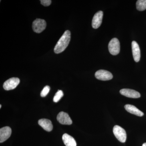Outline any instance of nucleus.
Segmentation results:
<instances>
[{"mask_svg":"<svg viewBox=\"0 0 146 146\" xmlns=\"http://www.w3.org/2000/svg\"><path fill=\"white\" fill-rule=\"evenodd\" d=\"M50 91V87L49 86H46L41 91V96L42 97H45L48 95Z\"/></svg>","mask_w":146,"mask_h":146,"instance_id":"nucleus-17","label":"nucleus"},{"mask_svg":"<svg viewBox=\"0 0 146 146\" xmlns=\"http://www.w3.org/2000/svg\"><path fill=\"white\" fill-rule=\"evenodd\" d=\"M95 77L98 79L103 81L110 80L113 78V76L110 72L102 70L96 72Z\"/></svg>","mask_w":146,"mask_h":146,"instance_id":"nucleus-6","label":"nucleus"},{"mask_svg":"<svg viewBox=\"0 0 146 146\" xmlns=\"http://www.w3.org/2000/svg\"><path fill=\"white\" fill-rule=\"evenodd\" d=\"M120 94L125 96L132 98H138L141 97V94L138 91L133 89H123L120 91Z\"/></svg>","mask_w":146,"mask_h":146,"instance_id":"nucleus-9","label":"nucleus"},{"mask_svg":"<svg viewBox=\"0 0 146 146\" xmlns=\"http://www.w3.org/2000/svg\"><path fill=\"white\" fill-rule=\"evenodd\" d=\"M46 27V23L45 20L36 19L33 23L32 27L33 31L36 33H41L44 31Z\"/></svg>","mask_w":146,"mask_h":146,"instance_id":"nucleus-4","label":"nucleus"},{"mask_svg":"<svg viewBox=\"0 0 146 146\" xmlns=\"http://www.w3.org/2000/svg\"><path fill=\"white\" fill-rule=\"evenodd\" d=\"M63 95L64 94H63V91L61 90H58L54 97L53 101L55 103L58 102L63 97Z\"/></svg>","mask_w":146,"mask_h":146,"instance_id":"nucleus-16","label":"nucleus"},{"mask_svg":"<svg viewBox=\"0 0 146 146\" xmlns=\"http://www.w3.org/2000/svg\"><path fill=\"white\" fill-rule=\"evenodd\" d=\"M11 134V129L9 127H5L0 129V143L6 141Z\"/></svg>","mask_w":146,"mask_h":146,"instance_id":"nucleus-10","label":"nucleus"},{"mask_svg":"<svg viewBox=\"0 0 146 146\" xmlns=\"http://www.w3.org/2000/svg\"><path fill=\"white\" fill-rule=\"evenodd\" d=\"M57 120L61 124L70 125L72 123V121L69 115L65 112H59L57 116Z\"/></svg>","mask_w":146,"mask_h":146,"instance_id":"nucleus-7","label":"nucleus"},{"mask_svg":"<svg viewBox=\"0 0 146 146\" xmlns=\"http://www.w3.org/2000/svg\"><path fill=\"white\" fill-rule=\"evenodd\" d=\"M108 50L109 52L113 55H116L120 52V42L116 38L111 39L108 44Z\"/></svg>","mask_w":146,"mask_h":146,"instance_id":"nucleus-3","label":"nucleus"},{"mask_svg":"<svg viewBox=\"0 0 146 146\" xmlns=\"http://www.w3.org/2000/svg\"><path fill=\"white\" fill-rule=\"evenodd\" d=\"M52 1L50 0H42L41 1V4L44 6H48L50 5Z\"/></svg>","mask_w":146,"mask_h":146,"instance_id":"nucleus-18","label":"nucleus"},{"mask_svg":"<svg viewBox=\"0 0 146 146\" xmlns=\"http://www.w3.org/2000/svg\"><path fill=\"white\" fill-rule=\"evenodd\" d=\"M20 82V79L18 78H12L7 80L4 83L3 87L7 91L13 90L18 86Z\"/></svg>","mask_w":146,"mask_h":146,"instance_id":"nucleus-5","label":"nucleus"},{"mask_svg":"<svg viewBox=\"0 0 146 146\" xmlns=\"http://www.w3.org/2000/svg\"><path fill=\"white\" fill-rule=\"evenodd\" d=\"M62 139L64 144L66 146H76L75 140L67 133H65L62 136Z\"/></svg>","mask_w":146,"mask_h":146,"instance_id":"nucleus-14","label":"nucleus"},{"mask_svg":"<svg viewBox=\"0 0 146 146\" xmlns=\"http://www.w3.org/2000/svg\"><path fill=\"white\" fill-rule=\"evenodd\" d=\"M38 124L44 130L47 131H50L52 130L53 129L52 123L50 120L46 119H41L38 121Z\"/></svg>","mask_w":146,"mask_h":146,"instance_id":"nucleus-12","label":"nucleus"},{"mask_svg":"<svg viewBox=\"0 0 146 146\" xmlns=\"http://www.w3.org/2000/svg\"><path fill=\"white\" fill-rule=\"evenodd\" d=\"M113 133L118 141L121 143H125L126 141L127 134L125 131L119 125H115L113 128Z\"/></svg>","mask_w":146,"mask_h":146,"instance_id":"nucleus-2","label":"nucleus"},{"mask_svg":"<svg viewBox=\"0 0 146 146\" xmlns=\"http://www.w3.org/2000/svg\"><path fill=\"white\" fill-rule=\"evenodd\" d=\"M103 17V12L101 11H98L94 15L92 22V27L94 29L98 28L102 24Z\"/></svg>","mask_w":146,"mask_h":146,"instance_id":"nucleus-8","label":"nucleus"},{"mask_svg":"<svg viewBox=\"0 0 146 146\" xmlns=\"http://www.w3.org/2000/svg\"><path fill=\"white\" fill-rule=\"evenodd\" d=\"M125 108L127 112L133 115L139 117H142L144 115V113L142 111L132 105L126 104L125 106Z\"/></svg>","mask_w":146,"mask_h":146,"instance_id":"nucleus-13","label":"nucleus"},{"mask_svg":"<svg viewBox=\"0 0 146 146\" xmlns=\"http://www.w3.org/2000/svg\"><path fill=\"white\" fill-rule=\"evenodd\" d=\"M71 39V33L69 30L66 31L54 47V52L56 54L63 52L67 48Z\"/></svg>","mask_w":146,"mask_h":146,"instance_id":"nucleus-1","label":"nucleus"},{"mask_svg":"<svg viewBox=\"0 0 146 146\" xmlns=\"http://www.w3.org/2000/svg\"><path fill=\"white\" fill-rule=\"evenodd\" d=\"M1 106H2L1 105H0V108H1Z\"/></svg>","mask_w":146,"mask_h":146,"instance_id":"nucleus-20","label":"nucleus"},{"mask_svg":"<svg viewBox=\"0 0 146 146\" xmlns=\"http://www.w3.org/2000/svg\"><path fill=\"white\" fill-rule=\"evenodd\" d=\"M136 5V8L138 11H143L146 9V0H138Z\"/></svg>","mask_w":146,"mask_h":146,"instance_id":"nucleus-15","label":"nucleus"},{"mask_svg":"<svg viewBox=\"0 0 146 146\" xmlns=\"http://www.w3.org/2000/svg\"><path fill=\"white\" fill-rule=\"evenodd\" d=\"M132 54L133 59L135 62H139L141 58V51L138 43L135 41H133L131 43Z\"/></svg>","mask_w":146,"mask_h":146,"instance_id":"nucleus-11","label":"nucleus"},{"mask_svg":"<svg viewBox=\"0 0 146 146\" xmlns=\"http://www.w3.org/2000/svg\"><path fill=\"white\" fill-rule=\"evenodd\" d=\"M142 146H146V143H145L143 144V145H142Z\"/></svg>","mask_w":146,"mask_h":146,"instance_id":"nucleus-19","label":"nucleus"}]
</instances>
